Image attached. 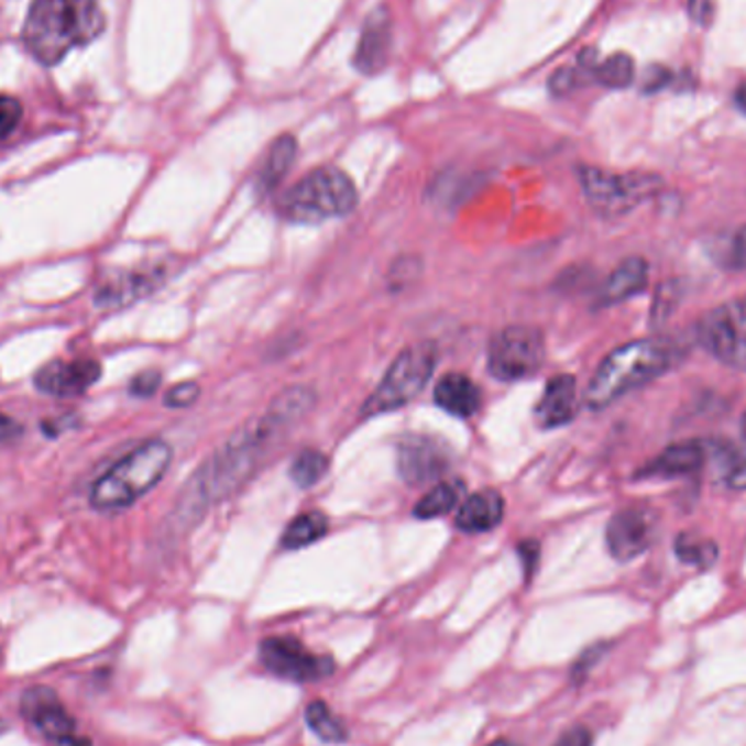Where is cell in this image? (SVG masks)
<instances>
[{"label": "cell", "instance_id": "1", "mask_svg": "<svg viewBox=\"0 0 746 746\" xmlns=\"http://www.w3.org/2000/svg\"><path fill=\"white\" fill-rule=\"evenodd\" d=\"M315 402L317 395L308 386H290L275 395L260 417L232 435L230 441L199 468L184 494H179V508L175 513L182 517L201 515L215 502L241 490L273 448L279 446L284 435L312 410Z\"/></svg>", "mask_w": 746, "mask_h": 746}, {"label": "cell", "instance_id": "2", "mask_svg": "<svg viewBox=\"0 0 746 746\" xmlns=\"http://www.w3.org/2000/svg\"><path fill=\"white\" fill-rule=\"evenodd\" d=\"M103 29L99 0H31L22 42L35 62L55 66L75 48L95 42Z\"/></svg>", "mask_w": 746, "mask_h": 746}, {"label": "cell", "instance_id": "3", "mask_svg": "<svg viewBox=\"0 0 746 746\" xmlns=\"http://www.w3.org/2000/svg\"><path fill=\"white\" fill-rule=\"evenodd\" d=\"M674 348L659 339H637L616 348L592 375L585 391V406L603 410L622 395L648 384L674 363Z\"/></svg>", "mask_w": 746, "mask_h": 746}, {"label": "cell", "instance_id": "4", "mask_svg": "<svg viewBox=\"0 0 746 746\" xmlns=\"http://www.w3.org/2000/svg\"><path fill=\"white\" fill-rule=\"evenodd\" d=\"M356 204L359 190L352 177L337 166H321L286 190L277 212L284 221L315 226L348 217Z\"/></svg>", "mask_w": 746, "mask_h": 746}, {"label": "cell", "instance_id": "5", "mask_svg": "<svg viewBox=\"0 0 746 746\" xmlns=\"http://www.w3.org/2000/svg\"><path fill=\"white\" fill-rule=\"evenodd\" d=\"M173 450L162 439H151L131 450L114 468H110L92 487L90 502L97 511H123L151 492L168 472Z\"/></svg>", "mask_w": 746, "mask_h": 746}, {"label": "cell", "instance_id": "6", "mask_svg": "<svg viewBox=\"0 0 746 746\" xmlns=\"http://www.w3.org/2000/svg\"><path fill=\"white\" fill-rule=\"evenodd\" d=\"M579 182L590 208L603 219L626 217L663 188L659 175L612 173L599 166H581Z\"/></svg>", "mask_w": 746, "mask_h": 746}, {"label": "cell", "instance_id": "7", "mask_svg": "<svg viewBox=\"0 0 746 746\" xmlns=\"http://www.w3.org/2000/svg\"><path fill=\"white\" fill-rule=\"evenodd\" d=\"M437 367V348L432 343H417L406 348L384 373L367 402L363 417H377L413 402L430 382Z\"/></svg>", "mask_w": 746, "mask_h": 746}, {"label": "cell", "instance_id": "8", "mask_svg": "<svg viewBox=\"0 0 746 746\" xmlns=\"http://www.w3.org/2000/svg\"><path fill=\"white\" fill-rule=\"evenodd\" d=\"M696 337L703 350L727 367L746 370V297H736L707 310Z\"/></svg>", "mask_w": 746, "mask_h": 746}, {"label": "cell", "instance_id": "9", "mask_svg": "<svg viewBox=\"0 0 746 746\" xmlns=\"http://www.w3.org/2000/svg\"><path fill=\"white\" fill-rule=\"evenodd\" d=\"M546 341L533 326H508L500 330L490 343L487 367L502 382L530 377L544 367Z\"/></svg>", "mask_w": 746, "mask_h": 746}, {"label": "cell", "instance_id": "10", "mask_svg": "<svg viewBox=\"0 0 746 746\" xmlns=\"http://www.w3.org/2000/svg\"><path fill=\"white\" fill-rule=\"evenodd\" d=\"M260 661L275 677L312 683L330 677L334 672V659L330 655H319L308 650L293 635H275L260 641Z\"/></svg>", "mask_w": 746, "mask_h": 746}, {"label": "cell", "instance_id": "11", "mask_svg": "<svg viewBox=\"0 0 746 746\" xmlns=\"http://www.w3.org/2000/svg\"><path fill=\"white\" fill-rule=\"evenodd\" d=\"M20 712L26 723L53 746H92L77 734V723L59 701L57 692L46 685L29 688L20 699Z\"/></svg>", "mask_w": 746, "mask_h": 746}, {"label": "cell", "instance_id": "12", "mask_svg": "<svg viewBox=\"0 0 746 746\" xmlns=\"http://www.w3.org/2000/svg\"><path fill=\"white\" fill-rule=\"evenodd\" d=\"M659 515L646 504H628L614 513L607 524V548L616 561H633L657 539Z\"/></svg>", "mask_w": 746, "mask_h": 746}, {"label": "cell", "instance_id": "13", "mask_svg": "<svg viewBox=\"0 0 746 746\" xmlns=\"http://www.w3.org/2000/svg\"><path fill=\"white\" fill-rule=\"evenodd\" d=\"M448 470L450 454L443 443L424 435H408L397 443V474L406 485L419 487L441 481Z\"/></svg>", "mask_w": 746, "mask_h": 746}, {"label": "cell", "instance_id": "14", "mask_svg": "<svg viewBox=\"0 0 746 746\" xmlns=\"http://www.w3.org/2000/svg\"><path fill=\"white\" fill-rule=\"evenodd\" d=\"M101 377V365L97 361H55L44 365L35 375V386L42 393L55 397H77L84 395Z\"/></svg>", "mask_w": 746, "mask_h": 746}, {"label": "cell", "instance_id": "15", "mask_svg": "<svg viewBox=\"0 0 746 746\" xmlns=\"http://www.w3.org/2000/svg\"><path fill=\"white\" fill-rule=\"evenodd\" d=\"M579 413V386L570 373H559L548 380L541 399L535 408V419L541 428H559L570 424Z\"/></svg>", "mask_w": 746, "mask_h": 746}, {"label": "cell", "instance_id": "16", "mask_svg": "<svg viewBox=\"0 0 746 746\" xmlns=\"http://www.w3.org/2000/svg\"><path fill=\"white\" fill-rule=\"evenodd\" d=\"M166 279L164 266H149L119 275L112 282H106L97 293V306L101 308H121L157 290Z\"/></svg>", "mask_w": 746, "mask_h": 746}, {"label": "cell", "instance_id": "17", "mask_svg": "<svg viewBox=\"0 0 746 746\" xmlns=\"http://www.w3.org/2000/svg\"><path fill=\"white\" fill-rule=\"evenodd\" d=\"M710 459V448L703 441H681L668 446L641 472L644 479H679L703 470Z\"/></svg>", "mask_w": 746, "mask_h": 746}, {"label": "cell", "instance_id": "18", "mask_svg": "<svg viewBox=\"0 0 746 746\" xmlns=\"http://www.w3.org/2000/svg\"><path fill=\"white\" fill-rule=\"evenodd\" d=\"M388 48H391V15L384 9H377L363 26L354 53V66L365 75L377 73L386 64Z\"/></svg>", "mask_w": 746, "mask_h": 746}, {"label": "cell", "instance_id": "19", "mask_svg": "<svg viewBox=\"0 0 746 746\" xmlns=\"http://www.w3.org/2000/svg\"><path fill=\"white\" fill-rule=\"evenodd\" d=\"M435 404L452 417L470 419L481 408V388L465 373H446L435 386Z\"/></svg>", "mask_w": 746, "mask_h": 746}, {"label": "cell", "instance_id": "20", "mask_svg": "<svg viewBox=\"0 0 746 746\" xmlns=\"http://www.w3.org/2000/svg\"><path fill=\"white\" fill-rule=\"evenodd\" d=\"M504 517V497L496 490H481L465 497L457 508V528L463 533H490Z\"/></svg>", "mask_w": 746, "mask_h": 746}, {"label": "cell", "instance_id": "21", "mask_svg": "<svg viewBox=\"0 0 746 746\" xmlns=\"http://www.w3.org/2000/svg\"><path fill=\"white\" fill-rule=\"evenodd\" d=\"M646 286H648V262L639 255H633L622 260L614 268V273L601 288L599 301L603 306H614L641 293Z\"/></svg>", "mask_w": 746, "mask_h": 746}, {"label": "cell", "instance_id": "22", "mask_svg": "<svg viewBox=\"0 0 746 746\" xmlns=\"http://www.w3.org/2000/svg\"><path fill=\"white\" fill-rule=\"evenodd\" d=\"M297 157V140L293 135H279L266 155L264 166L260 168L257 175V188L262 193H271L279 186L284 175L290 171L293 162Z\"/></svg>", "mask_w": 746, "mask_h": 746}, {"label": "cell", "instance_id": "23", "mask_svg": "<svg viewBox=\"0 0 746 746\" xmlns=\"http://www.w3.org/2000/svg\"><path fill=\"white\" fill-rule=\"evenodd\" d=\"M465 496V483L450 479V481H441L437 483L426 496L421 497L415 508L413 515L417 519H437L448 515L450 511H454L461 502V497Z\"/></svg>", "mask_w": 746, "mask_h": 746}, {"label": "cell", "instance_id": "24", "mask_svg": "<svg viewBox=\"0 0 746 746\" xmlns=\"http://www.w3.org/2000/svg\"><path fill=\"white\" fill-rule=\"evenodd\" d=\"M330 528L328 517L321 511H306L290 519V524L284 528L282 535V548L284 550H299L306 546H312L321 537H326Z\"/></svg>", "mask_w": 746, "mask_h": 746}, {"label": "cell", "instance_id": "25", "mask_svg": "<svg viewBox=\"0 0 746 746\" xmlns=\"http://www.w3.org/2000/svg\"><path fill=\"white\" fill-rule=\"evenodd\" d=\"M328 470H330V459L321 450L306 448L293 459L288 474H290V481L299 490H310L323 481Z\"/></svg>", "mask_w": 746, "mask_h": 746}, {"label": "cell", "instance_id": "26", "mask_svg": "<svg viewBox=\"0 0 746 746\" xmlns=\"http://www.w3.org/2000/svg\"><path fill=\"white\" fill-rule=\"evenodd\" d=\"M306 723L312 729V734L317 738H321L323 743H345L348 740V727L345 723L334 716V712L323 703V701H315L308 705L306 710Z\"/></svg>", "mask_w": 746, "mask_h": 746}, {"label": "cell", "instance_id": "27", "mask_svg": "<svg viewBox=\"0 0 746 746\" xmlns=\"http://www.w3.org/2000/svg\"><path fill=\"white\" fill-rule=\"evenodd\" d=\"M592 79L605 88L612 90H622L628 88L635 79V64L628 55L624 53H616L612 57H607L605 62H596Z\"/></svg>", "mask_w": 746, "mask_h": 746}, {"label": "cell", "instance_id": "28", "mask_svg": "<svg viewBox=\"0 0 746 746\" xmlns=\"http://www.w3.org/2000/svg\"><path fill=\"white\" fill-rule=\"evenodd\" d=\"M674 552L683 563H690L696 568H712L718 559V546L692 533H681L674 539Z\"/></svg>", "mask_w": 746, "mask_h": 746}, {"label": "cell", "instance_id": "29", "mask_svg": "<svg viewBox=\"0 0 746 746\" xmlns=\"http://www.w3.org/2000/svg\"><path fill=\"white\" fill-rule=\"evenodd\" d=\"M723 461V474H725V483L732 490L745 492L746 490V443L734 448V446H723L721 457Z\"/></svg>", "mask_w": 746, "mask_h": 746}, {"label": "cell", "instance_id": "30", "mask_svg": "<svg viewBox=\"0 0 746 746\" xmlns=\"http://www.w3.org/2000/svg\"><path fill=\"white\" fill-rule=\"evenodd\" d=\"M22 121V103L15 97L0 95V142L7 140Z\"/></svg>", "mask_w": 746, "mask_h": 746}, {"label": "cell", "instance_id": "31", "mask_svg": "<svg viewBox=\"0 0 746 746\" xmlns=\"http://www.w3.org/2000/svg\"><path fill=\"white\" fill-rule=\"evenodd\" d=\"M199 397V384L195 382H182V384H175L166 397H164V404L168 408H188L197 402Z\"/></svg>", "mask_w": 746, "mask_h": 746}, {"label": "cell", "instance_id": "32", "mask_svg": "<svg viewBox=\"0 0 746 746\" xmlns=\"http://www.w3.org/2000/svg\"><path fill=\"white\" fill-rule=\"evenodd\" d=\"M160 382H162V373L160 372H142L138 373L131 384H129V391L131 395H138V397H151L157 388H160Z\"/></svg>", "mask_w": 746, "mask_h": 746}, {"label": "cell", "instance_id": "33", "mask_svg": "<svg viewBox=\"0 0 746 746\" xmlns=\"http://www.w3.org/2000/svg\"><path fill=\"white\" fill-rule=\"evenodd\" d=\"M517 548H519L517 552H519L522 563H524V574H526V579H533L537 561H539V544L537 541H524Z\"/></svg>", "mask_w": 746, "mask_h": 746}, {"label": "cell", "instance_id": "34", "mask_svg": "<svg viewBox=\"0 0 746 746\" xmlns=\"http://www.w3.org/2000/svg\"><path fill=\"white\" fill-rule=\"evenodd\" d=\"M729 260H732V266H736V268H746V223L738 232H736V237H734V241H732Z\"/></svg>", "mask_w": 746, "mask_h": 746}, {"label": "cell", "instance_id": "35", "mask_svg": "<svg viewBox=\"0 0 746 746\" xmlns=\"http://www.w3.org/2000/svg\"><path fill=\"white\" fill-rule=\"evenodd\" d=\"M555 746H592V734L585 727H574L566 732Z\"/></svg>", "mask_w": 746, "mask_h": 746}, {"label": "cell", "instance_id": "36", "mask_svg": "<svg viewBox=\"0 0 746 746\" xmlns=\"http://www.w3.org/2000/svg\"><path fill=\"white\" fill-rule=\"evenodd\" d=\"M20 435H22V426L15 419H11L9 415L0 413V443L15 441Z\"/></svg>", "mask_w": 746, "mask_h": 746}, {"label": "cell", "instance_id": "37", "mask_svg": "<svg viewBox=\"0 0 746 746\" xmlns=\"http://www.w3.org/2000/svg\"><path fill=\"white\" fill-rule=\"evenodd\" d=\"M712 11H714L712 0H690V15H692L696 22H701V24L710 22Z\"/></svg>", "mask_w": 746, "mask_h": 746}, {"label": "cell", "instance_id": "38", "mask_svg": "<svg viewBox=\"0 0 746 746\" xmlns=\"http://www.w3.org/2000/svg\"><path fill=\"white\" fill-rule=\"evenodd\" d=\"M599 650H601V648L588 650V652H585V655L579 659V663H577V668H574V677H577V679L585 677V674H588V670H590V668L596 663V659H599V655H601Z\"/></svg>", "mask_w": 746, "mask_h": 746}, {"label": "cell", "instance_id": "39", "mask_svg": "<svg viewBox=\"0 0 746 746\" xmlns=\"http://www.w3.org/2000/svg\"><path fill=\"white\" fill-rule=\"evenodd\" d=\"M666 79H668V73L663 70V68H659V66H655L652 70H650V75H648V79H646V86H648V90H655V88H663V84H666Z\"/></svg>", "mask_w": 746, "mask_h": 746}, {"label": "cell", "instance_id": "40", "mask_svg": "<svg viewBox=\"0 0 746 746\" xmlns=\"http://www.w3.org/2000/svg\"><path fill=\"white\" fill-rule=\"evenodd\" d=\"M736 106H738L740 112L746 114V81L736 90Z\"/></svg>", "mask_w": 746, "mask_h": 746}, {"label": "cell", "instance_id": "41", "mask_svg": "<svg viewBox=\"0 0 746 746\" xmlns=\"http://www.w3.org/2000/svg\"><path fill=\"white\" fill-rule=\"evenodd\" d=\"M490 746H522L517 745V743H513V740H506V738H500V740H496V743H492Z\"/></svg>", "mask_w": 746, "mask_h": 746}]
</instances>
